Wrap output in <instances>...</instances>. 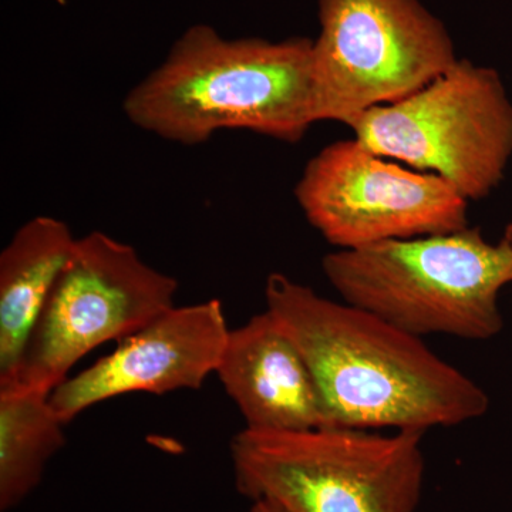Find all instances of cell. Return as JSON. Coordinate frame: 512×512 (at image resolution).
I'll list each match as a JSON object with an SVG mask.
<instances>
[{
  "mask_svg": "<svg viewBox=\"0 0 512 512\" xmlns=\"http://www.w3.org/2000/svg\"><path fill=\"white\" fill-rule=\"evenodd\" d=\"M123 110L140 130L183 146L222 130L296 143L318 123L313 40L227 39L198 23L128 92Z\"/></svg>",
  "mask_w": 512,
  "mask_h": 512,
  "instance_id": "7a4b0ae2",
  "label": "cell"
},
{
  "mask_svg": "<svg viewBox=\"0 0 512 512\" xmlns=\"http://www.w3.org/2000/svg\"><path fill=\"white\" fill-rule=\"evenodd\" d=\"M350 128L377 156L439 175L468 201L488 197L512 157V101L503 79L468 59L410 96L366 111Z\"/></svg>",
  "mask_w": 512,
  "mask_h": 512,
  "instance_id": "5b68a950",
  "label": "cell"
},
{
  "mask_svg": "<svg viewBox=\"0 0 512 512\" xmlns=\"http://www.w3.org/2000/svg\"><path fill=\"white\" fill-rule=\"evenodd\" d=\"M178 282L136 249L92 232L76 239L12 382L3 390L50 394L92 350L127 338L174 308Z\"/></svg>",
  "mask_w": 512,
  "mask_h": 512,
  "instance_id": "52a82bcc",
  "label": "cell"
},
{
  "mask_svg": "<svg viewBox=\"0 0 512 512\" xmlns=\"http://www.w3.org/2000/svg\"><path fill=\"white\" fill-rule=\"evenodd\" d=\"M215 373L247 430L291 433L329 426L311 367L268 311L229 330Z\"/></svg>",
  "mask_w": 512,
  "mask_h": 512,
  "instance_id": "30bf717a",
  "label": "cell"
},
{
  "mask_svg": "<svg viewBox=\"0 0 512 512\" xmlns=\"http://www.w3.org/2000/svg\"><path fill=\"white\" fill-rule=\"evenodd\" d=\"M421 440L412 430L245 429L231 441L235 485L286 512H416L426 471Z\"/></svg>",
  "mask_w": 512,
  "mask_h": 512,
  "instance_id": "277c9868",
  "label": "cell"
},
{
  "mask_svg": "<svg viewBox=\"0 0 512 512\" xmlns=\"http://www.w3.org/2000/svg\"><path fill=\"white\" fill-rule=\"evenodd\" d=\"M50 394L0 392V511L18 507L42 481L47 463L66 444Z\"/></svg>",
  "mask_w": 512,
  "mask_h": 512,
  "instance_id": "7c38bea8",
  "label": "cell"
},
{
  "mask_svg": "<svg viewBox=\"0 0 512 512\" xmlns=\"http://www.w3.org/2000/svg\"><path fill=\"white\" fill-rule=\"evenodd\" d=\"M69 225L39 215L16 231L0 255V387L12 382L40 313L72 255Z\"/></svg>",
  "mask_w": 512,
  "mask_h": 512,
  "instance_id": "8fae6325",
  "label": "cell"
},
{
  "mask_svg": "<svg viewBox=\"0 0 512 512\" xmlns=\"http://www.w3.org/2000/svg\"><path fill=\"white\" fill-rule=\"evenodd\" d=\"M295 198L309 224L338 249L468 227L470 201L453 185L377 156L356 138L312 157Z\"/></svg>",
  "mask_w": 512,
  "mask_h": 512,
  "instance_id": "ba28073f",
  "label": "cell"
},
{
  "mask_svg": "<svg viewBox=\"0 0 512 512\" xmlns=\"http://www.w3.org/2000/svg\"><path fill=\"white\" fill-rule=\"evenodd\" d=\"M266 311L311 367L329 426L424 431L483 417L480 384L375 313L274 272Z\"/></svg>",
  "mask_w": 512,
  "mask_h": 512,
  "instance_id": "6da1fadb",
  "label": "cell"
},
{
  "mask_svg": "<svg viewBox=\"0 0 512 512\" xmlns=\"http://www.w3.org/2000/svg\"><path fill=\"white\" fill-rule=\"evenodd\" d=\"M501 241L505 242L508 247L512 248V221L507 225V228H505L504 237Z\"/></svg>",
  "mask_w": 512,
  "mask_h": 512,
  "instance_id": "5bb4252c",
  "label": "cell"
},
{
  "mask_svg": "<svg viewBox=\"0 0 512 512\" xmlns=\"http://www.w3.org/2000/svg\"><path fill=\"white\" fill-rule=\"evenodd\" d=\"M316 120L352 127L457 62L453 37L420 0H318Z\"/></svg>",
  "mask_w": 512,
  "mask_h": 512,
  "instance_id": "8992f818",
  "label": "cell"
},
{
  "mask_svg": "<svg viewBox=\"0 0 512 512\" xmlns=\"http://www.w3.org/2000/svg\"><path fill=\"white\" fill-rule=\"evenodd\" d=\"M322 268L343 302L410 335L488 340L503 330L498 298L512 284V248L480 228L338 249Z\"/></svg>",
  "mask_w": 512,
  "mask_h": 512,
  "instance_id": "3957f363",
  "label": "cell"
},
{
  "mask_svg": "<svg viewBox=\"0 0 512 512\" xmlns=\"http://www.w3.org/2000/svg\"><path fill=\"white\" fill-rule=\"evenodd\" d=\"M251 512H286L284 508L279 507L278 504H275L274 501L271 500H255L252 501Z\"/></svg>",
  "mask_w": 512,
  "mask_h": 512,
  "instance_id": "4fadbf2b",
  "label": "cell"
},
{
  "mask_svg": "<svg viewBox=\"0 0 512 512\" xmlns=\"http://www.w3.org/2000/svg\"><path fill=\"white\" fill-rule=\"evenodd\" d=\"M229 330L218 299L174 306L121 339L110 355L67 377L50 393V403L67 424L123 394L201 389L217 372Z\"/></svg>",
  "mask_w": 512,
  "mask_h": 512,
  "instance_id": "9c48e42d",
  "label": "cell"
}]
</instances>
